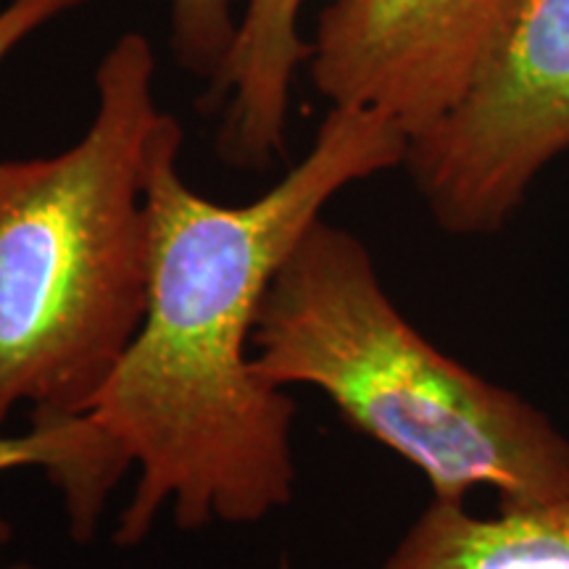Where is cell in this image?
<instances>
[{"label":"cell","instance_id":"cell-4","mask_svg":"<svg viewBox=\"0 0 569 569\" xmlns=\"http://www.w3.org/2000/svg\"><path fill=\"white\" fill-rule=\"evenodd\" d=\"M567 153L569 0H525L465 98L409 140L403 167L440 230L490 238Z\"/></svg>","mask_w":569,"mask_h":569},{"label":"cell","instance_id":"cell-6","mask_svg":"<svg viewBox=\"0 0 569 569\" xmlns=\"http://www.w3.org/2000/svg\"><path fill=\"white\" fill-rule=\"evenodd\" d=\"M306 0H246L238 34L206 103L222 109L219 159L246 172L272 169L284 156L298 69L309 59L301 34Z\"/></svg>","mask_w":569,"mask_h":569},{"label":"cell","instance_id":"cell-9","mask_svg":"<svg viewBox=\"0 0 569 569\" xmlns=\"http://www.w3.org/2000/svg\"><path fill=\"white\" fill-rule=\"evenodd\" d=\"M169 30L177 67L211 82L238 34L234 0H172Z\"/></svg>","mask_w":569,"mask_h":569},{"label":"cell","instance_id":"cell-8","mask_svg":"<svg viewBox=\"0 0 569 569\" xmlns=\"http://www.w3.org/2000/svg\"><path fill=\"white\" fill-rule=\"evenodd\" d=\"M21 467H40L51 478L61 490L71 538L88 543L119 482L103 438L84 422V417L32 419L24 436L0 432V475ZM11 538V525L0 517V569Z\"/></svg>","mask_w":569,"mask_h":569},{"label":"cell","instance_id":"cell-7","mask_svg":"<svg viewBox=\"0 0 569 569\" xmlns=\"http://www.w3.org/2000/svg\"><path fill=\"white\" fill-rule=\"evenodd\" d=\"M377 569H569V496L498 503L493 517L432 496Z\"/></svg>","mask_w":569,"mask_h":569},{"label":"cell","instance_id":"cell-2","mask_svg":"<svg viewBox=\"0 0 569 569\" xmlns=\"http://www.w3.org/2000/svg\"><path fill=\"white\" fill-rule=\"evenodd\" d=\"M156 53L124 32L96 67V111L67 151L0 161V432L11 411L82 417L138 336L148 306L142 203L169 111Z\"/></svg>","mask_w":569,"mask_h":569},{"label":"cell","instance_id":"cell-5","mask_svg":"<svg viewBox=\"0 0 569 569\" xmlns=\"http://www.w3.org/2000/svg\"><path fill=\"white\" fill-rule=\"evenodd\" d=\"M525 0H327L309 42L311 82L330 106L430 130L493 59Z\"/></svg>","mask_w":569,"mask_h":569},{"label":"cell","instance_id":"cell-11","mask_svg":"<svg viewBox=\"0 0 569 569\" xmlns=\"http://www.w3.org/2000/svg\"><path fill=\"white\" fill-rule=\"evenodd\" d=\"M3 569H38V567H32V565H13V567H3Z\"/></svg>","mask_w":569,"mask_h":569},{"label":"cell","instance_id":"cell-3","mask_svg":"<svg viewBox=\"0 0 569 569\" xmlns=\"http://www.w3.org/2000/svg\"><path fill=\"white\" fill-rule=\"evenodd\" d=\"M253 372L306 386L409 461L432 496L498 503L569 496V436L517 390L430 343L380 280L369 248L317 219L269 282L253 330Z\"/></svg>","mask_w":569,"mask_h":569},{"label":"cell","instance_id":"cell-10","mask_svg":"<svg viewBox=\"0 0 569 569\" xmlns=\"http://www.w3.org/2000/svg\"><path fill=\"white\" fill-rule=\"evenodd\" d=\"M88 3L90 0H9L0 9V63L30 34Z\"/></svg>","mask_w":569,"mask_h":569},{"label":"cell","instance_id":"cell-1","mask_svg":"<svg viewBox=\"0 0 569 569\" xmlns=\"http://www.w3.org/2000/svg\"><path fill=\"white\" fill-rule=\"evenodd\" d=\"M167 113L148 151V306L88 422L122 478L138 469L113 543L132 549L163 509L174 528L264 522L293 501L296 401L253 372V330L277 269L346 188L403 167L386 113L330 106L309 153L246 206L213 203L180 172Z\"/></svg>","mask_w":569,"mask_h":569}]
</instances>
